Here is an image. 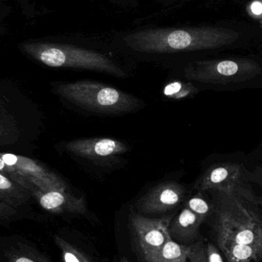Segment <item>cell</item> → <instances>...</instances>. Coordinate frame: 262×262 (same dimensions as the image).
I'll return each mask as SVG.
<instances>
[{
    "label": "cell",
    "instance_id": "44dd1931",
    "mask_svg": "<svg viewBox=\"0 0 262 262\" xmlns=\"http://www.w3.org/2000/svg\"><path fill=\"white\" fill-rule=\"evenodd\" d=\"M188 262H207L206 245L203 241H198L189 246Z\"/></svg>",
    "mask_w": 262,
    "mask_h": 262
},
{
    "label": "cell",
    "instance_id": "484cf974",
    "mask_svg": "<svg viewBox=\"0 0 262 262\" xmlns=\"http://www.w3.org/2000/svg\"><path fill=\"white\" fill-rule=\"evenodd\" d=\"M120 262H130V261H129V260L127 259V258H121V260H120Z\"/></svg>",
    "mask_w": 262,
    "mask_h": 262
},
{
    "label": "cell",
    "instance_id": "ba28073f",
    "mask_svg": "<svg viewBox=\"0 0 262 262\" xmlns=\"http://www.w3.org/2000/svg\"><path fill=\"white\" fill-rule=\"evenodd\" d=\"M0 157L6 164L19 171L34 186L41 190L68 192L69 186L66 182L38 162L12 154L0 152Z\"/></svg>",
    "mask_w": 262,
    "mask_h": 262
},
{
    "label": "cell",
    "instance_id": "4fadbf2b",
    "mask_svg": "<svg viewBox=\"0 0 262 262\" xmlns=\"http://www.w3.org/2000/svg\"><path fill=\"white\" fill-rule=\"evenodd\" d=\"M32 196L29 191L6 176L0 173V200L12 207L25 204Z\"/></svg>",
    "mask_w": 262,
    "mask_h": 262
},
{
    "label": "cell",
    "instance_id": "d4e9b609",
    "mask_svg": "<svg viewBox=\"0 0 262 262\" xmlns=\"http://www.w3.org/2000/svg\"><path fill=\"white\" fill-rule=\"evenodd\" d=\"M249 181L259 185L262 189V167L258 166L252 172H249Z\"/></svg>",
    "mask_w": 262,
    "mask_h": 262
},
{
    "label": "cell",
    "instance_id": "e0dca14e",
    "mask_svg": "<svg viewBox=\"0 0 262 262\" xmlns=\"http://www.w3.org/2000/svg\"><path fill=\"white\" fill-rule=\"evenodd\" d=\"M198 92V89L192 83L177 81L169 83L163 89V95L170 100L184 99Z\"/></svg>",
    "mask_w": 262,
    "mask_h": 262
},
{
    "label": "cell",
    "instance_id": "6da1fadb",
    "mask_svg": "<svg viewBox=\"0 0 262 262\" xmlns=\"http://www.w3.org/2000/svg\"><path fill=\"white\" fill-rule=\"evenodd\" d=\"M240 36L234 29L215 26L156 28L131 32L124 41L140 53L172 54L219 49L233 44Z\"/></svg>",
    "mask_w": 262,
    "mask_h": 262
},
{
    "label": "cell",
    "instance_id": "277c9868",
    "mask_svg": "<svg viewBox=\"0 0 262 262\" xmlns=\"http://www.w3.org/2000/svg\"><path fill=\"white\" fill-rule=\"evenodd\" d=\"M26 50L34 58L52 68H70L95 71L119 78L127 77L125 72L104 54L68 45L33 44Z\"/></svg>",
    "mask_w": 262,
    "mask_h": 262
},
{
    "label": "cell",
    "instance_id": "2e32d148",
    "mask_svg": "<svg viewBox=\"0 0 262 262\" xmlns=\"http://www.w3.org/2000/svg\"><path fill=\"white\" fill-rule=\"evenodd\" d=\"M189 246L169 240L160 250L154 262H188Z\"/></svg>",
    "mask_w": 262,
    "mask_h": 262
},
{
    "label": "cell",
    "instance_id": "7a4b0ae2",
    "mask_svg": "<svg viewBox=\"0 0 262 262\" xmlns=\"http://www.w3.org/2000/svg\"><path fill=\"white\" fill-rule=\"evenodd\" d=\"M215 194L214 232L219 249L232 244L250 245L262 248L261 217L258 206L234 195L209 191Z\"/></svg>",
    "mask_w": 262,
    "mask_h": 262
},
{
    "label": "cell",
    "instance_id": "3957f363",
    "mask_svg": "<svg viewBox=\"0 0 262 262\" xmlns=\"http://www.w3.org/2000/svg\"><path fill=\"white\" fill-rule=\"evenodd\" d=\"M57 92L72 104L97 113L127 114L141 105L140 100L130 94L91 80L60 84Z\"/></svg>",
    "mask_w": 262,
    "mask_h": 262
},
{
    "label": "cell",
    "instance_id": "4316f807",
    "mask_svg": "<svg viewBox=\"0 0 262 262\" xmlns=\"http://www.w3.org/2000/svg\"><path fill=\"white\" fill-rule=\"evenodd\" d=\"M260 26H261V27L262 28V18L261 19V21H260Z\"/></svg>",
    "mask_w": 262,
    "mask_h": 262
},
{
    "label": "cell",
    "instance_id": "ffe728a7",
    "mask_svg": "<svg viewBox=\"0 0 262 262\" xmlns=\"http://www.w3.org/2000/svg\"><path fill=\"white\" fill-rule=\"evenodd\" d=\"M186 207L196 214L203 221H204L212 212V206L200 193L191 198L187 202Z\"/></svg>",
    "mask_w": 262,
    "mask_h": 262
},
{
    "label": "cell",
    "instance_id": "7402d4cb",
    "mask_svg": "<svg viewBox=\"0 0 262 262\" xmlns=\"http://www.w3.org/2000/svg\"><path fill=\"white\" fill-rule=\"evenodd\" d=\"M206 256L207 262H224L220 250L213 243L206 244Z\"/></svg>",
    "mask_w": 262,
    "mask_h": 262
},
{
    "label": "cell",
    "instance_id": "5bb4252c",
    "mask_svg": "<svg viewBox=\"0 0 262 262\" xmlns=\"http://www.w3.org/2000/svg\"><path fill=\"white\" fill-rule=\"evenodd\" d=\"M221 252L227 262H258L262 259V248L250 245L232 244Z\"/></svg>",
    "mask_w": 262,
    "mask_h": 262
},
{
    "label": "cell",
    "instance_id": "603a6c76",
    "mask_svg": "<svg viewBox=\"0 0 262 262\" xmlns=\"http://www.w3.org/2000/svg\"><path fill=\"white\" fill-rule=\"evenodd\" d=\"M16 215V209L0 200V220H10Z\"/></svg>",
    "mask_w": 262,
    "mask_h": 262
},
{
    "label": "cell",
    "instance_id": "8fae6325",
    "mask_svg": "<svg viewBox=\"0 0 262 262\" xmlns=\"http://www.w3.org/2000/svg\"><path fill=\"white\" fill-rule=\"evenodd\" d=\"M30 194L43 209L52 213L84 215L87 212L85 200L69 192L43 191L35 187Z\"/></svg>",
    "mask_w": 262,
    "mask_h": 262
},
{
    "label": "cell",
    "instance_id": "7c38bea8",
    "mask_svg": "<svg viewBox=\"0 0 262 262\" xmlns=\"http://www.w3.org/2000/svg\"><path fill=\"white\" fill-rule=\"evenodd\" d=\"M203 222L196 214L186 206L177 216L171 220L169 226L170 236L173 235L178 239L191 241L198 236Z\"/></svg>",
    "mask_w": 262,
    "mask_h": 262
},
{
    "label": "cell",
    "instance_id": "83f0119b",
    "mask_svg": "<svg viewBox=\"0 0 262 262\" xmlns=\"http://www.w3.org/2000/svg\"><path fill=\"white\" fill-rule=\"evenodd\" d=\"M261 221H262V217H261Z\"/></svg>",
    "mask_w": 262,
    "mask_h": 262
},
{
    "label": "cell",
    "instance_id": "52a82bcc",
    "mask_svg": "<svg viewBox=\"0 0 262 262\" xmlns=\"http://www.w3.org/2000/svg\"><path fill=\"white\" fill-rule=\"evenodd\" d=\"M172 219V216L149 219L139 214L131 215L130 223L134 238L146 262H154L164 245L172 239L169 232Z\"/></svg>",
    "mask_w": 262,
    "mask_h": 262
},
{
    "label": "cell",
    "instance_id": "9c48e42d",
    "mask_svg": "<svg viewBox=\"0 0 262 262\" xmlns=\"http://www.w3.org/2000/svg\"><path fill=\"white\" fill-rule=\"evenodd\" d=\"M183 185L165 182L154 186L139 200L137 207L143 213H163L177 207L186 197Z\"/></svg>",
    "mask_w": 262,
    "mask_h": 262
},
{
    "label": "cell",
    "instance_id": "9a60e30c",
    "mask_svg": "<svg viewBox=\"0 0 262 262\" xmlns=\"http://www.w3.org/2000/svg\"><path fill=\"white\" fill-rule=\"evenodd\" d=\"M4 255L8 262H52L35 249L21 244L6 249Z\"/></svg>",
    "mask_w": 262,
    "mask_h": 262
},
{
    "label": "cell",
    "instance_id": "8992f818",
    "mask_svg": "<svg viewBox=\"0 0 262 262\" xmlns=\"http://www.w3.org/2000/svg\"><path fill=\"white\" fill-rule=\"evenodd\" d=\"M249 172L242 164L220 163L209 168L195 184L200 192L220 191L234 195L257 206H262V198L249 184Z\"/></svg>",
    "mask_w": 262,
    "mask_h": 262
},
{
    "label": "cell",
    "instance_id": "ac0fdd59",
    "mask_svg": "<svg viewBox=\"0 0 262 262\" xmlns=\"http://www.w3.org/2000/svg\"><path fill=\"white\" fill-rule=\"evenodd\" d=\"M55 244L61 251V258L64 262H91L88 257L79 249L60 236L55 237Z\"/></svg>",
    "mask_w": 262,
    "mask_h": 262
},
{
    "label": "cell",
    "instance_id": "d6986e66",
    "mask_svg": "<svg viewBox=\"0 0 262 262\" xmlns=\"http://www.w3.org/2000/svg\"><path fill=\"white\" fill-rule=\"evenodd\" d=\"M0 173L6 176L8 178L11 179L15 183H18L21 187L25 188L26 190L29 191V193L34 188L36 187L26 177H24L19 171L17 170L12 166L6 164L1 157H0Z\"/></svg>",
    "mask_w": 262,
    "mask_h": 262
},
{
    "label": "cell",
    "instance_id": "30bf717a",
    "mask_svg": "<svg viewBox=\"0 0 262 262\" xmlns=\"http://www.w3.org/2000/svg\"><path fill=\"white\" fill-rule=\"evenodd\" d=\"M68 152L88 159L107 158L129 150L124 142L110 138L79 139L64 145Z\"/></svg>",
    "mask_w": 262,
    "mask_h": 262
},
{
    "label": "cell",
    "instance_id": "5b68a950",
    "mask_svg": "<svg viewBox=\"0 0 262 262\" xmlns=\"http://www.w3.org/2000/svg\"><path fill=\"white\" fill-rule=\"evenodd\" d=\"M261 71L255 60L233 58L192 61L185 68L184 72L190 81L226 85L249 81L261 75Z\"/></svg>",
    "mask_w": 262,
    "mask_h": 262
},
{
    "label": "cell",
    "instance_id": "cb8c5ba5",
    "mask_svg": "<svg viewBox=\"0 0 262 262\" xmlns=\"http://www.w3.org/2000/svg\"><path fill=\"white\" fill-rule=\"evenodd\" d=\"M248 12L252 16L259 17L258 18H262V2L255 1L249 6L248 8Z\"/></svg>",
    "mask_w": 262,
    "mask_h": 262
}]
</instances>
